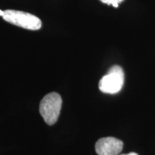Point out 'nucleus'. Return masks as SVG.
<instances>
[{"mask_svg": "<svg viewBox=\"0 0 155 155\" xmlns=\"http://www.w3.org/2000/svg\"><path fill=\"white\" fill-rule=\"evenodd\" d=\"M62 107V98L58 93L52 92L46 95L40 104V113L45 122L53 125L58 121Z\"/></svg>", "mask_w": 155, "mask_h": 155, "instance_id": "obj_1", "label": "nucleus"}, {"mask_svg": "<svg viewBox=\"0 0 155 155\" xmlns=\"http://www.w3.org/2000/svg\"><path fill=\"white\" fill-rule=\"evenodd\" d=\"M124 83V73L121 67L113 65L99 81L98 87L104 94H115L121 90Z\"/></svg>", "mask_w": 155, "mask_h": 155, "instance_id": "obj_2", "label": "nucleus"}, {"mask_svg": "<svg viewBox=\"0 0 155 155\" xmlns=\"http://www.w3.org/2000/svg\"><path fill=\"white\" fill-rule=\"evenodd\" d=\"M2 17L7 22L27 30H38L42 26L41 20L38 17L25 12L7 9Z\"/></svg>", "mask_w": 155, "mask_h": 155, "instance_id": "obj_3", "label": "nucleus"}, {"mask_svg": "<svg viewBox=\"0 0 155 155\" xmlns=\"http://www.w3.org/2000/svg\"><path fill=\"white\" fill-rule=\"evenodd\" d=\"M123 148V142L114 137H104L96 142L95 149L98 155H118Z\"/></svg>", "mask_w": 155, "mask_h": 155, "instance_id": "obj_4", "label": "nucleus"}, {"mask_svg": "<svg viewBox=\"0 0 155 155\" xmlns=\"http://www.w3.org/2000/svg\"><path fill=\"white\" fill-rule=\"evenodd\" d=\"M100 1L103 3L107 4L108 5H112L115 3L119 4L120 2H123L124 0H100Z\"/></svg>", "mask_w": 155, "mask_h": 155, "instance_id": "obj_5", "label": "nucleus"}, {"mask_svg": "<svg viewBox=\"0 0 155 155\" xmlns=\"http://www.w3.org/2000/svg\"><path fill=\"white\" fill-rule=\"evenodd\" d=\"M121 155H139V154H137V153H134V152H131V153H129V154H121Z\"/></svg>", "mask_w": 155, "mask_h": 155, "instance_id": "obj_6", "label": "nucleus"}, {"mask_svg": "<svg viewBox=\"0 0 155 155\" xmlns=\"http://www.w3.org/2000/svg\"><path fill=\"white\" fill-rule=\"evenodd\" d=\"M113 5V7H115V8H117V7H119V4H118V3H115V4H114V5Z\"/></svg>", "mask_w": 155, "mask_h": 155, "instance_id": "obj_7", "label": "nucleus"}, {"mask_svg": "<svg viewBox=\"0 0 155 155\" xmlns=\"http://www.w3.org/2000/svg\"><path fill=\"white\" fill-rule=\"evenodd\" d=\"M4 13H5V11H2V10H0V16L2 17L4 15Z\"/></svg>", "mask_w": 155, "mask_h": 155, "instance_id": "obj_8", "label": "nucleus"}]
</instances>
